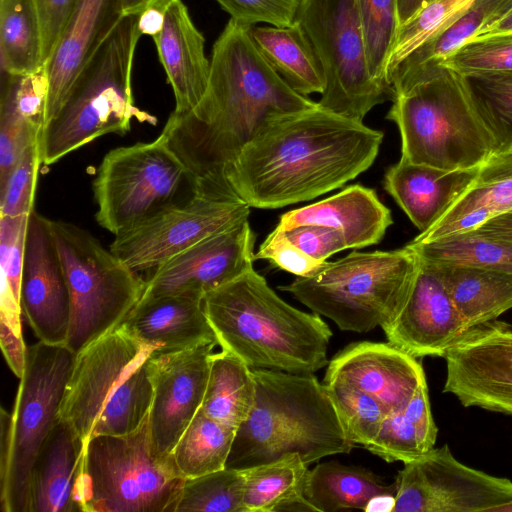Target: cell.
<instances>
[{"label":"cell","instance_id":"cell-18","mask_svg":"<svg viewBox=\"0 0 512 512\" xmlns=\"http://www.w3.org/2000/svg\"><path fill=\"white\" fill-rule=\"evenodd\" d=\"M20 305L39 341L66 345L70 295L51 220L33 210L24 251Z\"/></svg>","mask_w":512,"mask_h":512},{"label":"cell","instance_id":"cell-8","mask_svg":"<svg viewBox=\"0 0 512 512\" xmlns=\"http://www.w3.org/2000/svg\"><path fill=\"white\" fill-rule=\"evenodd\" d=\"M420 264L409 247L357 252L325 261L312 275L279 289L339 329L368 332L390 323L403 307Z\"/></svg>","mask_w":512,"mask_h":512},{"label":"cell","instance_id":"cell-43","mask_svg":"<svg viewBox=\"0 0 512 512\" xmlns=\"http://www.w3.org/2000/svg\"><path fill=\"white\" fill-rule=\"evenodd\" d=\"M324 384L347 439L354 446L370 444L378 434L388 410L376 398L351 385L338 382Z\"/></svg>","mask_w":512,"mask_h":512},{"label":"cell","instance_id":"cell-15","mask_svg":"<svg viewBox=\"0 0 512 512\" xmlns=\"http://www.w3.org/2000/svg\"><path fill=\"white\" fill-rule=\"evenodd\" d=\"M394 512H491L512 501V481L458 461L448 445L405 463Z\"/></svg>","mask_w":512,"mask_h":512},{"label":"cell","instance_id":"cell-3","mask_svg":"<svg viewBox=\"0 0 512 512\" xmlns=\"http://www.w3.org/2000/svg\"><path fill=\"white\" fill-rule=\"evenodd\" d=\"M203 305L218 345L252 369L314 374L328 364L329 325L285 302L254 268L206 293Z\"/></svg>","mask_w":512,"mask_h":512},{"label":"cell","instance_id":"cell-6","mask_svg":"<svg viewBox=\"0 0 512 512\" xmlns=\"http://www.w3.org/2000/svg\"><path fill=\"white\" fill-rule=\"evenodd\" d=\"M156 348L121 324L75 354L58 417L84 443L99 435H125L148 418Z\"/></svg>","mask_w":512,"mask_h":512},{"label":"cell","instance_id":"cell-14","mask_svg":"<svg viewBox=\"0 0 512 512\" xmlns=\"http://www.w3.org/2000/svg\"><path fill=\"white\" fill-rule=\"evenodd\" d=\"M250 206L222 176L194 182L193 195L114 235L110 250L136 272L154 270L199 241L248 219Z\"/></svg>","mask_w":512,"mask_h":512},{"label":"cell","instance_id":"cell-34","mask_svg":"<svg viewBox=\"0 0 512 512\" xmlns=\"http://www.w3.org/2000/svg\"><path fill=\"white\" fill-rule=\"evenodd\" d=\"M252 368L232 352L212 353L201 410L216 421L235 428L248 418L255 401Z\"/></svg>","mask_w":512,"mask_h":512},{"label":"cell","instance_id":"cell-11","mask_svg":"<svg viewBox=\"0 0 512 512\" xmlns=\"http://www.w3.org/2000/svg\"><path fill=\"white\" fill-rule=\"evenodd\" d=\"M295 22L324 72L319 106L363 121L372 108L391 99V91L371 75L357 0H298Z\"/></svg>","mask_w":512,"mask_h":512},{"label":"cell","instance_id":"cell-27","mask_svg":"<svg viewBox=\"0 0 512 512\" xmlns=\"http://www.w3.org/2000/svg\"><path fill=\"white\" fill-rule=\"evenodd\" d=\"M480 166L448 171L399 160L388 168L383 184L421 233L471 185Z\"/></svg>","mask_w":512,"mask_h":512},{"label":"cell","instance_id":"cell-55","mask_svg":"<svg viewBox=\"0 0 512 512\" xmlns=\"http://www.w3.org/2000/svg\"><path fill=\"white\" fill-rule=\"evenodd\" d=\"M490 37H512V10L471 39Z\"/></svg>","mask_w":512,"mask_h":512},{"label":"cell","instance_id":"cell-47","mask_svg":"<svg viewBox=\"0 0 512 512\" xmlns=\"http://www.w3.org/2000/svg\"><path fill=\"white\" fill-rule=\"evenodd\" d=\"M29 215L0 216L1 280L19 301Z\"/></svg>","mask_w":512,"mask_h":512},{"label":"cell","instance_id":"cell-17","mask_svg":"<svg viewBox=\"0 0 512 512\" xmlns=\"http://www.w3.org/2000/svg\"><path fill=\"white\" fill-rule=\"evenodd\" d=\"M255 234L248 219L211 235L153 270L141 299L205 294L253 268Z\"/></svg>","mask_w":512,"mask_h":512},{"label":"cell","instance_id":"cell-54","mask_svg":"<svg viewBox=\"0 0 512 512\" xmlns=\"http://www.w3.org/2000/svg\"><path fill=\"white\" fill-rule=\"evenodd\" d=\"M396 492L397 485L395 488L385 491L373 496L366 504L363 511L365 512H394L396 504Z\"/></svg>","mask_w":512,"mask_h":512},{"label":"cell","instance_id":"cell-39","mask_svg":"<svg viewBox=\"0 0 512 512\" xmlns=\"http://www.w3.org/2000/svg\"><path fill=\"white\" fill-rule=\"evenodd\" d=\"M474 1L429 0L409 20L400 25L387 62L388 82L391 73L403 60L445 32Z\"/></svg>","mask_w":512,"mask_h":512},{"label":"cell","instance_id":"cell-22","mask_svg":"<svg viewBox=\"0 0 512 512\" xmlns=\"http://www.w3.org/2000/svg\"><path fill=\"white\" fill-rule=\"evenodd\" d=\"M123 17L122 0L78 1L54 53L45 63L49 79L46 124L57 115L77 77Z\"/></svg>","mask_w":512,"mask_h":512},{"label":"cell","instance_id":"cell-26","mask_svg":"<svg viewBox=\"0 0 512 512\" xmlns=\"http://www.w3.org/2000/svg\"><path fill=\"white\" fill-rule=\"evenodd\" d=\"M83 453L78 433L58 417L31 471L28 512H81L78 481Z\"/></svg>","mask_w":512,"mask_h":512},{"label":"cell","instance_id":"cell-58","mask_svg":"<svg viewBox=\"0 0 512 512\" xmlns=\"http://www.w3.org/2000/svg\"><path fill=\"white\" fill-rule=\"evenodd\" d=\"M491 512H512V501L493 508Z\"/></svg>","mask_w":512,"mask_h":512},{"label":"cell","instance_id":"cell-37","mask_svg":"<svg viewBox=\"0 0 512 512\" xmlns=\"http://www.w3.org/2000/svg\"><path fill=\"white\" fill-rule=\"evenodd\" d=\"M236 431L200 408L172 451L181 475L194 478L226 468Z\"/></svg>","mask_w":512,"mask_h":512},{"label":"cell","instance_id":"cell-25","mask_svg":"<svg viewBox=\"0 0 512 512\" xmlns=\"http://www.w3.org/2000/svg\"><path fill=\"white\" fill-rule=\"evenodd\" d=\"M392 223L391 212L376 191L353 184L328 198L282 214L277 226L333 227L343 234L348 248L359 249L379 243Z\"/></svg>","mask_w":512,"mask_h":512},{"label":"cell","instance_id":"cell-29","mask_svg":"<svg viewBox=\"0 0 512 512\" xmlns=\"http://www.w3.org/2000/svg\"><path fill=\"white\" fill-rule=\"evenodd\" d=\"M49 79L44 65L31 74L2 73L0 98V184L46 125Z\"/></svg>","mask_w":512,"mask_h":512},{"label":"cell","instance_id":"cell-49","mask_svg":"<svg viewBox=\"0 0 512 512\" xmlns=\"http://www.w3.org/2000/svg\"><path fill=\"white\" fill-rule=\"evenodd\" d=\"M255 259L268 260L278 268L297 277L312 275L324 263L305 254L277 226L262 242L255 253Z\"/></svg>","mask_w":512,"mask_h":512},{"label":"cell","instance_id":"cell-32","mask_svg":"<svg viewBox=\"0 0 512 512\" xmlns=\"http://www.w3.org/2000/svg\"><path fill=\"white\" fill-rule=\"evenodd\" d=\"M241 470L243 512H315L304 496L308 465L298 453Z\"/></svg>","mask_w":512,"mask_h":512},{"label":"cell","instance_id":"cell-23","mask_svg":"<svg viewBox=\"0 0 512 512\" xmlns=\"http://www.w3.org/2000/svg\"><path fill=\"white\" fill-rule=\"evenodd\" d=\"M121 325L142 342L168 353L217 343L203 298L166 295L140 299Z\"/></svg>","mask_w":512,"mask_h":512},{"label":"cell","instance_id":"cell-50","mask_svg":"<svg viewBox=\"0 0 512 512\" xmlns=\"http://www.w3.org/2000/svg\"><path fill=\"white\" fill-rule=\"evenodd\" d=\"M277 227L294 245L319 262H325L333 254L348 249L343 234L333 227L319 224Z\"/></svg>","mask_w":512,"mask_h":512},{"label":"cell","instance_id":"cell-59","mask_svg":"<svg viewBox=\"0 0 512 512\" xmlns=\"http://www.w3.org/2000/svg\"><path fill=\"white\" fill-rule=\"evenodd\" d=\"M512 211V210H511Z\"/></svg>","mask_w":512,"mask_h":512},{"label":"cell","instance_id":"cell-12","mask_svg":"<svg viewBox=\"0 0 512 512\" xmlns=\"http://www.w3.org/2000/svg\"><path fill=\"white\" fill-rule=\"evenodd\" d=\"M97 223L116 235L184 203L181 193L193 180L160 135L152 142L110 150L93 180Z\"/></svg>","mask_w":512,"mask_h":512},{"label":"cell","instance_id":"cell-9","mask_svg":"<svg viewBox=\"0 0 512 512\" xmlns=\"http://www.w3.org/2000/svg\"><path fill=\"white\" fill-rule=\"evenodd\" d=\"M184 482L172 454L155 453L147 418L129 434L87 442L78 502L81 512H175Z\"/></svg>","mask_w":512,"mask_h":512},{"label":"cell","instance_id":"cell-42","mask_svg":"<svg viewBox=\"0 0 512 512\" xmlns=\"http://www.w3.org/2000/svg\"><path fill=\"white\" fill-rule=\"evenodd\" d=\"M495 152L512 146V70L465 76Z\"/></svg>","mask_w":512,"mask_h":512},{"label":"cell","instance_id":"cell-10","mask_svg":"<svg viewBox=\"0 0 512 512\" xmlns=\"http://www.w3.org/2000/svg\"><path fill=\"white\" fill-rule=\"evenodd\" d=\"M70 295L66 347L74 354L119 326L141 299L146 280L89 231L51 220Z\"/></svg>","mask_w":512,"mask_h":512},{"label":"cell","instance_id":"cell-52","mask_svg":"<svg viewBox=\"0 0 512 512\" xmlns=\"http://www.w3.org/2000/svg\"><path fill=\"white\" fill-rule=\"evenodd\" d=\"M469 233L512 242V211H508L484 222Z\"/></svg>","mask_w":512,"mask_h":512},{"label":"cell","instance_id":"cell-36","mask_svg":"<svg viewBox=\"0 0 512 512\" xmlns=\"http://www.w3.org/2000/svg\"><path fill=\"white\" fill-rule=\"evenodd\" d=\"M0 65L11 75L31 74L45 65L34 0H0Z\"/></svg>","mask_w":512,"mask_h":512},{"label":"cell","instance_id":"cell-41","mask_svg":"<svg viewBox=\"0 0 512 512\" xmlns=\"http://www.w3.org/2000/svg\"><path fill=\"white\" fill-rule=\"evenodd\" d=\"M244 475L224 468L185 479L175 512H243Z\"/></svg>","mask_w":512,"mask_h":512},{"label":"cell","instance_id":"cell-53","mask_svg":"<svg viewBox=\"0 0 512 512\" xmlns=\"http://www.w3.org/2000/svg\"><path fill=\"white\" fill-rule=\"evenodd\" d=\"M168 5H155L143 11L138 17V29L141 35L152 38L162 31L165 12Z\"/></svg>","mask_w":512,"mask_h":512},{"label":"cell","instance_id":"cell-7","mask_svg":"<svg viewBox=\"0 0 512 512\" xmlns=\"http://www.w3.org/2000/svg\"><path fill=\"white\" fill-rule=\"evenodd\" d=\"M139 15H127L88 62L64 104L43 129V164L52 165L106 134L124 135L131 122L155 125L157 118L139 109L131 73L141 33Z\"/></svg>","mask_w":512,"mask_h":512},{"label":"cell","instance_id":"cell-40","mask_svg":"<svg viewBox=\"0 0 512 512\" xmlns=\"http://www.w3.org/2000/svg\"><path fill=\"white\" fill-rule=\"evenodd\" d=\"M511 10L512 0H475L452 26L435 39L419 47L397 67L441 61Z\"/></svg>","mask_w":512,"mask_h":512},{"label":"cell","instance_id":"cell-51","mask_svg":"<svg viewBox=\"0 0 512 512\" xmlns=\"http://www.w3.org/2000/svg\"><path fill=\"white\" fill-rule=\"evenodd\" d=\"M42 30L43 60L54 53L79 0H34Z\"/></svg>","mask_w":512,"mask_h":512},{"label":"cell","instance_id":"cell-46","mask_svg":"<svg viewBox=\"0 0 512 512\" xmlns=\"http://www.w3.org/2000/svg\"><path fill=\"white\" fill-rule=\"evenodd\" d=\"M464 76L512 70V37L470 39L438 61Z\"/></svg>","mask_w":512,"mask_h":512},{"label":"cell","instance_id":"cell-45","mask_svg":"<svg viewBox=\"0 0 512 512\" xmlns=\"http://www.w3.org/2000/svg\"><path fill=\"white\" fill-rule=\"evenodd\" d=\"M42 164L40 139L25 149L5 181L0 184V216H19L34 210L35 191Z\"/></svg>","mask_w":512,"mask_h":512},{"label":"cell","instance_id":"cell-28","mask_svg":"<svg viewBox=\"0 0 512 512\" xmlns=\"http://www.w3.org/2000/svg\"><path fill=\"white\" fill-rule=\"evenodd\" d=\"M511 210L512 146L491 154L479 167L471 185L429 229L411 242H427L465 233Z\"/></svg>","mask_w":512,"mask_h":512},{"label":"cell","instance_id":"cell-1","mask_svg":"<svg viewBox=\"0 0 512 512\" xmlns=\"http://www.w3.org/2000/svg\"><path fill=\"white\" fill-rule=\"evenodd\" d=\"M383 132L322 108L267 120L222 169L250 207L275 209L341 188L369 169Z\"/></svg>","mask_w":512,"mask_h":512},{"label":"cell","instance_id":"cell-24","mask_svg":"<svg viewBox=\"0 0 512 512\" xmlns=\"http://www.w3.org/2000/svg\"><path fill=\"white\" fill-rule=\"evenodd\" d=\"M153 40L174 93L173 112L193 110L206 93L210 60L205 55V38L181 0L169 2L162 31Z\"/></svg>","mask_w":512,"mask_h":512},{"label":"cell","instance_id":"cell-20","mask_svg":"<svg viewBox=\"0 0 512 512\" xmlns=\"http://www.w3.org/2000/svg\"><path fill=\"white\" fill-rule=\"evenodd\" d=\"M382 330L389 343L422 358L444 357L467 328L436 266L420 259L403 307Z\"/></svg>","mask_w":512,"mask_h":512},{"label":"cell","instance_id":"cell-35","mask_svg":"<svg viewBox=\"0 0 512 512\" xmlns=\"http://www.w3.org/2000/svg\"><path fill=\"white\" fill-rule=\"evenodd\" d=\"M437 432L429 400L415 396L404 409L386 415L375 439L364 448L386 462L405 464L433 449Z\"/></svg>","mask_w":512,"mask_h":512},{"label":"cell","instance_id":"cell-56","mask_svg":"<svg viewBox=\"0 0 512 512\" xmlns=\"http://www.w3.org/2000/svg\"><path fill=\"white\" fill-rule=\"evenodd\" d=\"M171 0H122L123 14L140 15L146 9L155 5H168Z\"/></svg>","mask_w":512,"mask_h":512},{"label":"cell","instance_id":"cell-38","mask_svg":"<svg viewBox=\"0 0 512 512\" xmlns=\"http://www.w3.org/2000/svg\"><path fill=\"white\" fill-rule=\"evenodd\" d=\"M421 260L512 274V242L469 232L407 245Z\"/></svg>","mask_w":512,"mask_h":512},{"label":"cell","instance_id":"cell-57","mask_svg":"<svg viewBox=\"0 0 512 512\" xmlns=\"http://www.w3.org/2000/svg\"><path fill=\"white\" fill-rule=\"evenodd\" d=\"M429 0H397L399 26L409 20Z\"/></svg>","mask_w":512,"mask_h":512},{"label":"cell","instance_id":"cell-16","mask_svg":"<svg viewBox=\"0 0 512 512\" xmlns=\"http://www.w3.org/2000/svg\"><path fill=\"white\" fill-rule=\"evenodd\" d=\"M443 392L465 407L512 415V327L473 326L447 350Z\"/></svg>","mask_w":512,"mask_h":512},{"label":"cell","instance_id":"cell-13","mask_svg":"<svg viewBox=\"0 0 512 512\" xmlns=\"http://www.w3.org/2000/svg\"><path fill=\"white\" fill-rule=\"evenodd\" d=\"M75 354L39 341L26 348L25 366L11 412L10 453L0 474L3 512H28L31 471L55 425Z\"/></svg>","mask_w":512,"mask_h":512},{"label":"cell","instance_id":"cell-5","mask_svg":"<svg viewBox=\"0 0 512 512\" xmlns=\"http://www.w3.org/2000/svg\"><path fill=\"white\" fill-rule=\"evenodd\" d=\"M252 370L254 405L236 431L227 468L245 469L290 453L309 465L352 450L327 388L314 374Z\"/></svg>","mask_w":512,"mask_h":512},{"label":"cell","instance_id":"cell-19","mask_svg":"<svg viewBox=\"0 0 512 512\" xmlns=\"http://www.w3.org/2000/svg\"><path fill=\"white\" fill-rule=\"evenodd\" d=\"M217 343L152 358L153 398L148 416L156 454L168 456L200 409L208 381L210 358Z\"/></svg>","mask_w":512,"mask_h":512},{"label":"cell","instance_id":"cell-21","mask_svg":"<svg viewBox=\"0 0 512 512\" xmlns=\"http://www.w3.org/2000/svg\"><path fill=\"white\" fill-rule=\"evenodd\" d=\"M330 382L366 392L393 412L405 408L426 377L417 358L391 343L359 341L328 362L323 383Z\"/></svg>","mask_w":512,"mask_h":512},{"label":"cell","instance_id":"cell-2","mask_svg":"<svg viewBox=\"0 0 512 512\" xmlns=\"http://www.w3.org/2000/svg\"><path fill=\"white\" fill-rule=\"evenodd\" d=\"M230 19L213 45L206 93L191 111L172 112L160 134L194 181L223 167L270 118L317 104L295 92Z\"/></svg>","mask_w":512,"mask_h":512},{"label":"cell","instance_id":"cell-33","mask_svg":"<svg viewBox=\"0 0 512 512\" xmlns=\"http://www.w3.org/2000/svg\"><path fill=\"white\" fill-rule=\"evenodd\" d=\"M395 487L396 482L384 485L368 469L329 461L308 471L304 496L315 512L363 510L373 496Z\"/></svg>","mask_w":512,"mask_h":512},{"label":"cell","instance_id":"cell-44","mask_svg":"<svg viewBox=\"0 0 512 512\" xmlns=\"http://www.w3.org/2000/svg\"><path fill=\"white\" fill-rule=\"evenodd\" d=\"M357 1L371 75L392 94L387 78V62L399 28L397 0Z\"/></svg>","mask_w":512,"mask_h":512},{"label":"cell","instance_id":"cell-4","mask_svg":"<svg viewBox=\"0 0 512 512\" xmlns=\"http://www.w3.org/2000/svg\"><path fill=\"white\" fill-rule=\"evenodd\" d=\"M392 105L386 118L401 137L400 160L443 170L482 165L494 139L466 77L438 62L397 67L389 77Z\"/></svg>","mask_w":512,"mask_h":512},{"label":"cell","instance_id":"cell-30","mask_svg":"<svg viewBox=\"0 0 512 512\" xmlns=\"http://www.w3.org/2000/svg\"><path fill=\"white\" fill-rule=\"evenodd\" d=\"M248 31L262 56L295 92L303 96L323 92V69L306 34L296 22L286 27L254 25Z\"/></svg>","mask_w":512,"mask_h":512},{"label":"cell","instance_id":"cell-31","mask_svg":"<svg viewBox=\"0 0 512 512\" xmlns=\"http://www.w3.org/2000/svg\"><path fill=\"white\" fill-rule=\"evenodd\" d=\"M435 266L467 330L495 320L512 308L511 273L459 265Z\"/></svg>","mask_w":512,"mask_h":512},{"label":"cell","instance_id":"cell-48","mask_svg":"<svg viewBox=\"0 0 512 512\" xmlns=\"http://www.w3.org/2000/svg\"><path fill=\"white\" fill-rule=\"evenodd\" d=\"M232 20L251 27L266 23L286 27L295 23L298 0H215Z\"/></svg>","mask_w":512,"mask_h":512}]
</instances>
